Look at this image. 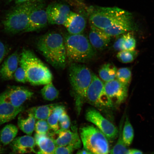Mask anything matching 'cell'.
I'll list each match as a JSON object with an SVG mask.
<instances>
[{
	"label": "cell",
	"instance_id": "f1b7e54d",
	"mask_svg": "<svg viewBox=\"0 0 154 154\" xmlns=\"http://www.w3.org/2000/svg\"><path fill=\"white\" fill-rule=\"evenodd\" d=\"M134 130L133 128L128 117H127L126 121L123 125L122 137L123 142L127 146H129L132 143L134 138Z\"/></svg>",
	"mask_w": 154,
	"mask_h": 154
},
{
	"label": "cell",
	"instance_id": "7c38bea8",
	"mask_svg": "<svg viewBox=\"0 0 154 154\" xmlns=\"http://www.w3.org/2000/svg\"><path fill=\"white\" fill-rule=\"evenodd\" d=\"M48 23L45 5L43 2L40 3L31 13L27 26L24 32L38 31L45 27Z\"/></svg>",
	"mask_w": 154,
	"mask_h": 154
},
{
	"label": "cell",
	"instance_id": "8992f818",
	"mask_svg": "<svg viewBox=\"0 0 154 154\" xmlns=\"http://www.w3.org/2000/svg\"><path fill=\"white\" fill-rule=\"evenodd\" d=\"M90 25L105 29L122 21L132 19L131 14L117 7H91L89 11Z\"/></svg>",
	"mask_w": 154,
	"mask_h": 154
},
{
	"label": "cell",
	"instance_id": "4316f807",
	"mask_svg": "<svg viewBox=\"0 0 154 154\" xmlns=\"http://www.w3.org/2000/svg\"><path fill=\"white\" fill-rule=\"evenodd\" d=\"M65 110L64 106L58 105L53 112L47 120L50 128L54 133L59 130V118L61 113Z\"/></svg>",
	"mask_w": 154,
	"mask_h": 154
},
{
	"label": "cell",
	"instance_id": "603a6c76",
	"mask_svg": "<svg viewBox=\"0 0 154 154\" xmlns=\"http://www.w3.org/2000/svg\"><path fill=\"white\" fill-rule=\"evenodd\" d=\"M58 104L39 106L31 108L28 109V112L32 113L36 120H47L52 113Z\"/></svg>",
	"mask_w": 154,
	"mask_h": 154
},
{
	"label": "cell",
	"instance_id": "b9f144b4",
	"mask_svg": "<svg viewBox=\"0 0 154 154\" xmlns=\"http://www.w3.org/2000/svg\"><path fill=\"white\" fill-rule=\"evenodd\" d=\"M8 154H15V153L13 152H11L10 153Z\"/></svg>",
	"mask_w": 154,
	"mask_h": 154
},
{
	"label": "cell",
	"instance_id": "d6a6232c",
	"mask_svg": "<svg viewBox=\"0 0 154 154\" xmlns=\"http://www.w3.org/2000/svg\"><path fill=\"white\" fill-rule=\"evenodd\" d=\"M51 129L47 120H38L35 126L36 134L39 135H47Z\"/></svg>",
	"mask_w": 154,
	"mask_h": 154
},
{
	"label": "cell",
	"instance_id": "7402d4cb",
	"mask_svg": "<svg viewBox=\"0 0 154 154\" xmlns=\"http://www.w3.org/2000/svg\"><path fill=\"white\" fill-rule=\"evenodd\" d=\"M136 45V42L134 35L131 32L123 34L118 38L113 45L116 51H134Z\"/></svg>",
	"mask_w": 154,
	"mask_h": 154
},
{
	"label": "cell",
	"instance_id": "9a60e30c",
	"mask_svg": "<svg viewBox=\"0 0 154 154\" xmlns=\"http://www.w3.org/2000/svg\"><path fill=\"white\" fill-rule=\"evenodd\" d=\"M10 146L12 152L16 154L37 153L35 140L31 136L26 135L15 138Z\"/></svg>",
	"mask_w": 154,
	"mask_h": 154
},
{
	"label": "cell",
	"instance_id": "484cf974",
	"mask_svg": "<svg viewBox=\"0 0 154 154\" xmlns=\"http://www.w3.org/2000/svg\"><path fill=\"white\" fill-rule=\"evenodd\" d=\"M117 70L116 67L112 63H106L100 69L99 75L105 82H110L116 78Z\"/></svg>",
	"mask_w": 154,
	"mask_h": 154
},
{
	"label": "cell",
	"instance_id": "f546056e",
	"mask_svg": "<svg viewBox=\"0 0 154 154\" xmlns=\"http://www.w3.org/2000/svg\"><path fill=\"white\" fill-rule=\"evenodd\" d=\"M41 93L43 99L48 101L54 100L59 95V91L52 82L45 85L41 90Z\"/></svg>",
	"mask_w": 154,
	"mask_h": 154
},
{
	"label": "cell",
	"instance_id": "ac0fdd59",
	"mask_svg": "<svg viewBox=\"0 0 154 154\" xmlns=\"http://www.w3.org/2000/svg\"><path fill=\"white\" fill-rule=\"evenodd\" d=\"M86 24V19L82 15L71 11L63 25L69 34L76 35L82 34Z\"/></svg>",
	"mask_w": 154,
	"mask_h": 154
},
{
	"label": "cell",
	"instance_id": "ba28073f",
	"mask_svg": "<svg viewBox=\"0 0 154 154\" xmlns=\"http://www.w3.org/2000/svg\"><path fill=\"white\" fill-rule=\"evenodd\" d=\"M86 101L100 110L113 106L106 93L104 83L94 73H92L91 84L87 92Z\"/></svg>",
	"mask_w": 154,
	"mask_h": 154
},
{
	"label": "cell",
	"instance_id": "4fadbf2b",
	"mask_svg": "<svg viewBox=\"0 0 154 154\" xmlns=\"http://www.w3.org/2000/svg\"><path fill=\"white\" fill-rule=\"evenodd\" d=\"M48 23L63 25L71 12L70 8L64 4L52 3L46 8Z\"/></svg>",
	"mask_w": 154,
	"mask_h": 154
},
{
	"label": "cell",
	"instance_id": "836d02e7",
	"mask_svg": "<svg viewBox=\"0 0 154 154\" xmlns=\"http://www.w3.org/2000/svg\"><path fill=\"white\" fill-rule=\"evenodd\" d=\"M59 130H64L69 129L71 125V121L70 117L65 110L61 113L59 117Z\"/></svg>",
	"mask_w": 154,
	"mask_h": 154
},
{
	"label": "cell",
	"instance_id": "cb8c5ba5",
	"mask_svg": "<svg viewBox=\"0 0 154 154\" xmlns=\"http://www.w3.org/2000/svg\"><path fill=\"white\" fill-rule=\"evenodd\" d=\"M26 117L20 115L18 118V125L19 128L28 135L32 136L35 129L36 119L32 113L26 111Z\"/></svg>",
	"mask_w": 154,
	"mask_h": 154
},
{
	"label": "cell",
	"instance_id": "ab89813d",
	"mask_svg": "<svg viewBox=\"0 0 154 154\" xmlns=\"http://www.w3.org/2000/svg\"><path fill=\"white\" fill-rule=\"evenodd\" d=\"M129 154H143L141 151L137 149H129Z\"/></svg>",
	"mask_w": 154,
	"mask_h": 154
},
{
	"label": "cell",
	"instance_id": "d4e9b609",
	"mask_svg": "<svg viewBox=\"0 0 154 154\" xmlns=\"http://www.w3.org/2000/svg\"><path fill=\"white\" fill-rule=\"evenodd\" d=\"M18 130L15 125L9 124L6 125L0 132V141L3 145L10 144L16 138Z\"/></svg>",
	"mask_w": 154,
	"mask_h": 154
},
{
	"label": "cell",
	"instance_id": "8fae6325",
	"mask_svg": "<svg viewBox=\"0 0 154 154\" xmlns=\"http://www.w3.org/2000/svg\"><path fill=\"white\" fill-rule=\"evenodd\" d=\"M55 133L57 134L55 139L53 138L57 146L68 147L74 151L82 147V140L76 128L72 130H59Z\"/></svg>",
	"mask_w": 154,
	"mask_h": 154
},
{
	"label": "cell",
	"instance_id": "e0dca14e",
	"mask_svg": "<svg viewBox=\"0 0 154 154\" xmlns=\"http://www.w3.org/2000/svg\"><path fill=\"white\" fill-rule=\"evenodd\" d=\"M18 51L13 53L4 61L0 67V77L3 80H10L14 78V75L19 63Z\"/></svg>",
	"mask_w": 154,
	"mask_h": 154
},
{
	"label": "cell",
	"instance_id": "5b68a950",
	"mask_svg": "<svg viewBox=\"0 0 154 154\" xmlns=\"http://www.w3.org/2000/svg\"><path fill=\"white\" fill-rule=\"evenodd\" d=\"M43 2H31L17 5L7 13L3 19L2 24L5 32L12 34L24 32L27 26L32 11L38 5Z\"/></svg>",
	"mask_w": 154,
	"mask_h": 154
},
{
	"label": "cell",
	"instance_id": "52a82bcc",
	"mask_svg": "<svg viewBox=\"0 0 154 154\" xmlns=\"http://www.w3.org/2000/svg\"><path fill=\"white\" fill-rule=\"evenodd\" d=\"M80 136L83 148L94 154H109L108 139L93 125L82 127Z\"/></svg>",
	"mask_w": 154,
	"mask_h": 154
},
{
	"label": "cell",
	"instance_id": "7bdbcfd3",
	"mask_svg": "<svg viewBox=\"0 0 154 154\" xmlns=\"http://www.w3.org/2000/svg\"><path fill=\"white\" fill-rule=\"evenodd\" d=\"M150 154H154V152H153L151 153Z\"/></svg>",
	"mask_w": 154,
	"mask_h": 154
},
{
	"label": "cell",
	"instance_id": "ee69618b",
	"mask_svg": "<svg viewBox=\"0 0 154 154\" xmlns=\"http://www.w3.org/2000/svg\"></svg>",
	"mask_w": 154,
	"mask_h": 154
},
{
	"label": "cell",
	"instance_id": "e575fe53",
	"mask_svg": "<svg viewBox=\"0 0 154 154\" xmlns=\"http://www.w3.org/2000/svg\"><path fill=\"white\" fill-rule=\"evenodd\" d=\"M14 78L17 82L22 83L28 82L26 73L24 69L20 66L18 67L14 75Z\"/></svg>",
	"mask_w": 154,
	"mask_h": 154
},
{
	"label": "cell",
	"instance_id": "74e56055",
	"mask_svg": "<svg viewBox=\"0 0 154 154\" xmlns=\"http://www.w3.org/2000/svg\"><path fill=\"white\" fill-rule=\"evenodd\" d=\"M43 2V0H15V3L17 5L22 4L31 2Z\"/></svg>",
	"mask_w": 154,
	"mask_h": 154
},
{
	"label": "cell",
	"instance_id": "d590c367",
	"mask_svg": "<svg viewBox=\"0 0 154 154\" xmlns=\"http://www.w3.org/2000/svg\"><path fill=\"white\" fill-rule=\"evenodd\" d=\"M9 52L8 47L3 42L0 41V64Z\"/></svg>",
	"mask_w": 154,
	"mask_h": 154
},
{
	"label": "cell",
	"instance_id": "3957f363",
	"mask_svg": "<svg viewBox=\"0 0 154 154\" xmlns=\"http://www.w3.org/2000/svg\"><path fill=\"white\" fill-rule=\"evenodd\" d=\"M92 73L85 65L72 63L69 68L70 83L74 97L77 114L86 102L87 92L92 80Z\"/></svg>",
	"mask_w": 154,
	"mask_h": 154
},
{
	"label": "cell",
	"instance_id": "8d00e7d4",
	"mask_svg": "<svg viewBox=\"0 0 154 154\" xmlns=\"http://www.w3.org/2000/svg\"><path fill=\"white\" fill-rule=\"evenodd\" d=\"M73 151L72 149L68 147L57 146L55 154H73Z\"/></svg>",
	"mask_w": 154,
	"mask_h": 154
},
{
	"label": "cell",
	"instance_id": "7a4b0ae2",
	"mask_svg": "<svg viewBox=\"0 0 154 154\" xmlns=\"http://www.w3.org/2000/svg\"><path fill=\"white\" fill-rule=\"evenodd\" d=\"M19 64L24 69L28 82L32 85H45L52 81L51 71L31 50H23Z\"/></svg>",
	"mask_w": 154,
	"mask_h": 154
},
{
	"label": "cell",
	"instance_id": "2e32d148",
	"mask_svg": "<svg viewBox=\"0 0 154 154\" xmlns=\"http://www.w3.org/2000/svg\"><path fill=\"white\" fill-rule=\"evenodd\" d=\"M88 35L89 40L94 49L101 51L105 49L110 43L111 37L106 34L103 30L92 25Z\"/></svg>",
	"mask_w": 154,
	"mask_h": 154
},
{
	"label": "cell",
	"instance_id": "d6986e66",
	"mask_svg": "<svg viewBox=\"0 0 154 154\" xmlns=\"http://www.w3.org/2000/svg\"><path fill=\"white\" fill-rule=\"evenodd\" d=\"M34 138L38 149L36 154H55L57 146L51 136L35 134Z\"/></svg>",
	"mask_w": 154,
	"mask_h": 154
},
{
	"label": "cell",
	"instance_id": "44dd1931",
	"mask_svg": "<svg viewBox=\"0 0 154 154\" xmlns=\"http://www.w3.org/2000/svg\"><path fill=\"white\" fill-rule=\"evenodd\" d=\"M134 29V26L132 19L122 21L103 30L111 37L124 34Z\"/></svg>",
	"mask_w": 154,
	"mask_h": 154
},
{
	"label": "cell",
	"instance_id": "9c48e42d",
	"mask_svg": "<svg viewBox=\"0 0 154 154\" xmlns=\"http://www.w3.org/2000/svg\"><path fill=\"white\" fill-rule=\"evenodd\" d=\"M85 118L87 121L92 123L105 135L107 139L113 140L118 136L119 130L112 123L106 119L99 111L93 108L86 110Z\"/></svg>",
	"mask_w": 154,
	"mask_h": 154
},
{
	"label": "cell",
	"instance_id": "1f68e13d",
	"mask_svg": "<svg viewBox=\"0 0 154 154\" xmlns=\"http://www.w3.org/2000/svg\"><path fill=\"white\" fill-rule=\"evenodd\" d=\"M138 54V51H123L119 52L117 54V59L121 63H128L133 61Z\"/></svg>",
	"mask_w": 154,
	"mask_h": 154
},
{
	"label": "cell",
	"instance_id": "60d3db41",
	"mask_svg": "<svg viewBox=\"0 0 154 154\" xmlns=\"http://www.w3.org/2000/svg\"><path fill=\"white\" fill-rule=\"evenodd\" d=\"M3 151V149L1 147H0V154H2Z\"/></svg>",
	"mask_w": 154,
	"mask_h": 154
},
{
	"label": "cell",
	"instance_id": "ffe728a7",
	"mask_svg": "<svg viewBox=\"0 0 154 154\" xmlns=\"http://www.w3.org/2000/svg\"><path fill=\"white\" fill-rule=\"evenodd\" d=\"M24 109L23 106L17 107L8 103L0 104V126L14 119Z\"/></svg>",
	"mask_w": 154,
	"mask_h": 154
},
{
	"label": "cell",
	"instance_id": "30bf717a",
	"mask_svg": "<svg viewBox=\"0 0 154 154\" xmlns=\"http://www.w3.org/2000/svg\"><path fill=\"white\" fill-rule=\"evenodd\" d=\"M33 95V92L24 87L11 86L0 94V104L8 103L20 107Z\"/></svg>",
	"mask_w": 154,
	"mask_h": 154
},
{
	"label": "cell",
	"instance_id": "f35d334b",
	"mask_svg": "<svg viewBox=\"0 0 154 154\" xmlns=\"http://www.w3.org/2000/svg\"><path fill=\"white\" fill-rule=\"evenodd\" d=\"M76 154H94L91 152L89 151H88L86 149H79L78 152H77Z\"/></svg>",
	"mask_w": 154,
	"mask_h": 154
},
{
	"label": "cell",
	"instance_id": "277c9868",
	"mask_svg": "<svg viewBox=\"0 0 154 154\" xmlns=\"http://www.w3.org/2000/svg\"><path fill=\"white\" fill-rule=\"evenodd\" d=\"M64 40L67 59L72 63L88 62L96 54L88 38L82 34H66Z\"/></svg>",
	"mask_w": 154,
	"mask_h": 154
},
{
	"label": "cell",
	"instance_id": "5bb4252c",
	"mask_svg": "<svg viewBox=\"0 0 154 154\" xmlns=\"http://www.w3.org/2000/svg\"><path fill=\"white\" fill-rule=\"evenodd\" d=\"M106 93L113 105L123 103L128 96V86L121 83L116 79L104 83Z\"/></svg>",
	"mask_w": 154,
	"mask_h": 154
},
{
	"label": "cell",
	"instance_id": "83f0119b",
	"mask_svg": "<svg viewBox=\"0 0 154 154\" xmlns=\"http://www.w3.org/2000/svg\"><path fill=\"white\" fill-rule=\"evenodd\" d=\"M124 117L121 120L119 128L118 140L112 149L109 150L110 154H129V149L124 143L122 139V133Z\"/></svg>",
	"mask_w": 154,
	"mask_h": 154
},
{
	"label": "cell",
	"instance_id": "4dcf8cb0",
	"mask_svg": "<svg viewBox=\"0 0 154 154\" xmlns=\"http://www.w3.org/2000/svg\"><path fill=\"white\" fill-rule=\"evenodd\" d=\"M132 78V72L128 67H123L117 70L116 79L125 85L128 86Z\"/></svg>",
	"mask_w": 154,
	"mask_h": 154
},
{
	"label": "cell",
	"instance_id": "6da1fadb",
	"mask_svg": "<svg viewBox=\"0 0 154 154\" xmlns=\"http://www.w3.org/2000/svg\"><path fill=\"white\" fill-rule=\"evenodd\" d=\"M36 47L46 60L57 69H63L67 59L64 38L60 34L50 32L40 36Z\"/></svg>",
	"mask_w": 154,
	"mask_h": 154
}]
</instances>
